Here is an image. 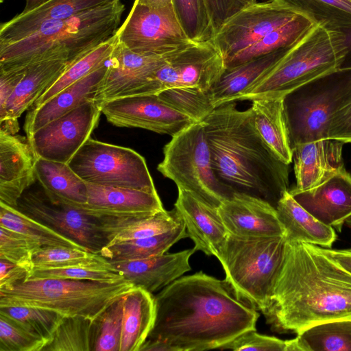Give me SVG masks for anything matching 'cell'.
<instances>
[{
  "label": "cell",
  "instance_id": "cell-1",
  "mask_svg": "<svg viewBox=\"0 0 351 351\" xmlns=\"http://www.w3.org/2000/svg\"><path fill=\"white\" fill-rule=\"evenodd\" d=\"M154 300V324L139 351L220 350L256 330L259 317L237 298L225 280L202 271L178 278Z\"/></svg>",
  "mask_w": 351,
  "mask_h": 351
},
{
  "label": "cell",
  "instance_id": "cell-2",
  "mask_svg": "<svg viewBox=\"0 0 351 351\" xmlns=\"http://www.w3.org/2000/svg\"><path fill=\"white\" fill-rule=\"evenodd\" d=\"M262 313L271 329L280 333L351 319V272L322 247L286 240L271 304Z\"/></svg>",
  "mask_w": 351,
  "mask_h": 351
},
{
  "label": "cell",
  "instance_id": "cell-3",
  "mask_svg": "<svg viewBox=\"0 0 351 351\" xmlns=\"http://www.w3.org/2000/svg\"><path fill=\"white\" fill-rule=\"evenodd\" d=\"M202 123L218 179L234 193L260 198L276 208L289 191V165L261 136L251 108L239 110L235 101L226 103Z\"/></svg>",
  "mask_w": 351,
  "mask_h": 351
},
{
  "label": "cell",
  "instance_id": "cell-4",
  "mask_svg": "<svg viewBox=\"0 0 351 351\" xmlns=\"http://www.w3.org/2000/svg\"><path fill=\"white\" fill-rule=\"evenodd\" d=\"M125 5L112 0L69 19L46 21L21 40L0 44V71L60 59L73 62L114 36Z\"/></svg>",
  "mask_w": 351,
  "mask_h": 351
},
{
  "label": "cell",
  "instance_id": "cell-5",
  "mask_svg": "<svg viewBox=\"0 0 351 351\" xmlns=\"http://www.w3.org/2000/svg\"><path fill=\"white\" fill-rule=\"evenodd\" d=\"M346 53L344 34L317 24L237 100L285 97L312 80L340 70Z\"/></svg>",
  "mask_w": 351,
  "mask_h": 351
},
{
  "label": "cell",
  "instance_id": "cell-6",
  "mask_svg": "<svg viewBox=\"0 0 351 351\" xmlns=\"http://www.w3.org/2000/svg\"><path fill=\"white\" fill-rule=\"evenodd\" d=\"M136 288L127 280L104 283L58 278L28 279L0 289V306H34L64 317L82 316L96 320L110 305Z\"/></svg>",
  "mask_w": 351,
  "mask_h": 351
},
{
  "label": "cell",
  "instance_id": "cell-7",
  "mask_svg": "<svg viewBox=\"0 0 351 351\" xmlns=\"http://www.w3.org/2000/svg\"><path fill=\"white\" fill-rule=\"evenodd\" d=\"M285 236L242 237L228 234L217 257L225 281L238 300L263 313L281 269Z\"/></svg>",
  "mask_w": 351,
  "mask_h": 351
},
{
  "label": "cell",
  "instance_id": "cell-8",
  "mask_svg": "<svg viewBox=\"0 0 351 351\" xmlns=\"http://www.w3.org/2000/svg\"><path fill=\"white\" fill-rule=\"evenodd\" d=\"M163 154L157 169L178 188L190 191L216 208L233 196L234 191L215 174L202 121L171 136Z\"/></svg>",
  "mask_w": 351,
  "mask_h": 351
},
{
  "label": "cell",
  "instance_id": "cell-9",
  "mask_svg": "<svg viewBox=\"0 0 351 351\" xmlns=\"http://www.w3.org/2000/svg\"><path fill=\"white\" fill-rule=\"evenodd\" d=\"M351 69H340L312 80L284 97V110L291 149L329 138L331 116Z\"/></svg>",
  "mask_w": 351,
  "mask_h": 351
},
{
  "label": "cell",
  "instance_id": "cell-10",
  "mask_svg": "<svg viewBox=\"0 0 351 351\" xmlns=\"http://www.w3.org/2000/svg\"><path fill=\"white\" fill-rule=\"evenodd\" d=\"M68 165L88 184L157 193L145 158L128 147L89 138Z\"/></svg>",
  "mask_w": 351,
  "mask_h": 351
},
{
  "label": "cell",
  "instance_id": "cell-11",
  "mask_svg": "<svg viewBox=\"0 0 351 351\" xmlns=\"http://www.w3.org/2000/svg\"><path fill=\"white\" fill-rule=\"evenodd\" d=\"M116 35L130 50L157 56H168L195 43L183 30L172 5L154 9L135 1Z\"/></svg>",
  "mask_w": 351,
  "mask_h": 351
},
{
  "label": "cell",
  "instance_id": "cell-12",
  "mask_svg": "<svg viewBox=\"0 0 351 351\" xmlns=\"http://www.w3.org/2000/svg\"><path fill=\"white\" fill-rule=\"evenodd\" d=\"M16 208L71 239L89 252L99 254L107 245L98 218L49 197L42 188L27 189L20 197Z\"/></svg>",
  "mask_w": 351,
  "mask_h": 351
},
{
  "label": "cell",
  "instance_id": "cell-13",
  "mask_svg": "<svg viewBox=\"0 0 351 351\" xmlns=\"http://www.w3.org/2000/svg\"><path fill=\"white\" fill-rule=\"evenodd\" d=\"M225 69L223 56L213 40L195 43L168 56L152 80L149 94L184 87L208 90Z\"/></svg>",
  "mask_w": 351,
  "mask_h": 351
},
{
  "label": "cell",
  "instance_id": "cell-14",
  "mask_svg": "<svg viewBox=\"0 0 351 351\" xmlns=\"http://www.w3.org/2000/svg\"><path fill=\"white\" fill-rule=\"evenodd\" d=\"M100 108L86 102L27 136L36 157L68 163L97 127Z\"/></svg>",
  "mask_w": 351,
  "mask_h": 351
},
{
  "label": "cell",
  "instance_id": "cell-15",
  "mask_svg": "<svg viewBox=\"0 0 351 351\" xmlns=\"http://www.w3.org/2000/svg\"><path fill=\"white\" fill-rule=\"evenodd\" d=\"M168 56L138 53L118 40L108 62L106 73L99 84L94 102L99 107L105 102L118 98L149 95L152 80L156 71L166 62Z\"/></svg>",
  "mask_w": 351,
  "mask_h": 351
},
{
  "label": "cell",
  "instance_id": "cell-16",
  "mask_svg": "<svg viewBox=\"0 0 351 351\" xmlns=\"http://www.w3.org/2000/svg\"><path fill=\"white\" fill-rule=\"evenodd\" d=\"M99 108L113 125L142 128L171 136L196 122L161 99L158 94L118 98Z\"/></svg>",
  "mask_w": 351,
  "mask_h": 351
},
{
  "label": "cell",
  "instance_id": "cell-17",
  "mask_svg": "<svg viewBox=\"0 0 351 351\" xmlns=\"http://www.w3.org/2000/svg\"><path fill=\"white\" fill-rule=\"evenodd\" d=\"M298 12L274 1L256 3L226 22L213 40L224 63L267 34L294 19Z\"/></svg>",
  "mask_w": 351,
  "mask_h": 351
},
{
  "label": "cell",
  "instance_id": "cell-18",
  "mask_svg": "<svg viewBox=\"0 0 351 351\" xmlns=\"http://www.w3.org/2000/svg\"><path fill=\"white\" fill-rule=\"evenodd\" d=\"M229 234L242 237L285 236L276 208L269 202L234 193L218 208Z\"/></svg>",
  "mask_w": 351,
  "mask_h": 351
},
{
  "label": "cell",
  "instance_id": "cell-19",
  "mask_svg": "<svg viewBox=\"0 0 351 351\" xmlns=\"http://www.w3.org/2000/svg\"><path fill=\"white\" fill-rule=\"evenodd\" d=\"M35 159L27 137L0 129V202L17 208L23 193L36 180Z\"/></svg>",
  "mask_w": 351,
  "mask_h": 351
},
{
  "label": "cell",
  "instance_id": "cell-20",
  "mask_svg": "<svg viewBox=\"0 0 351 351\" xmlns=\"http://www.w3.org/2000/svg\"><path fill=\"white\" fill-rule=\"evenodd\" d=\"M178 192L174 208L182 219L187 237L193 241L195 251L217 258L229 234L218 208L183 189L178 188Z\"/></svg>",
  "mask_w": 351,
  "mask_h": 351
},
{
  "label": "cell",
  "instance_id": "cell-21",
  "mask_svg": "<svg viewBox=\"0 0 351 351\" xmlns=\"http://www.w3.org/2000/svg\"><path fill=\"white\" fill-rule=\"evenodd\" d=\"M87 201L73 206L97 218L133 217L164 210L158 193L88 184Z\"/></svg>",
  "mask_w": 351,
  "mask_h": 351
},
{
  "label": "cell",
  "instance_id": "cell-22",
  "mask_svg": "<svg viewBox=\"0 0 351 351\" xmlns=\"http://www.w3.org/2000/svg\"><path fill=\"white\" fill-rule=\"evenodd\" d=\"M73 62L47 60L26 67L25 73L5 106L0 109V129L15 134L18 119L60 77Z\"/></svg>",
  "mask_w": 351,
  "mask_h": 351
},
{
  "label": "cell",
  "instance_id": "cell-23",
  "mask_svg": "<svg viewBox=\"0 0 351 351\" xmlns=\"http://www.w3.org/2000/svg\"><path fill=\"white\" fill-rule=\"evenodd\" d=\"M344 143L337 139L326 138L296 145L292 149L296 180L292 191L313 189L343 170Z\"/></svg>",
  "mask_w": 351,
  "mask_h": 351
},
{
  "label": "cell",
  "instance_id": "cell-24",
  "mask_svg": "<svg viewBox=\"0 0 351 351\" xmlns=\"http://www.w3.org/2000/svg\"><path fill=\"white\" fill-rule=\"evenodd\" d=\"M289 192L315 218L337 231L351 215V175L346 169L313 189Z\"/></svg>",
  "mask_w": 351,
  "mask_h": 351
},
{
  "label": "cell",
  "instance_id": "cell-25",
  "mask_svg": "<svg viewBox=\"0 0 351 351\" xmlns=\"http://www.w3.org/2000/svg\"><path fill=\"white\" fill-rule=\"evenodd\" d=\"M194 247L141 260L110 262L114 270L137 288L151 293L162 289L191 270Z\"/></svg>",
  "mask_w": 351,
  "mask_h": 351
},
{
  "label": "cell",
  "instance_id": "cell-26",
  "mask_svg": "<svg viewBox=\"0 0 351 351\" xmlns=\"http://www.w3.org/2000/svg\"><path fill=\"white\" fill-rule=\"evenodd\" d=\"M108 62L40 106L30 108L24 123L27 136L82 104L94 101L99 84L106 73Z\"/></svg>",
  "mask_w": 351,
  "mask_h": 351
},
{
  "label": "cell",
  "instance_id": "cell-27",
  "mask_svg": "<svg viewBox=\"0 0 351 351\" xmlns=\"http://www.w3.org/2000/svg\"><path fill=\"white\" fill-rule=\"evenodd\" d=\"M112 0H51L29 12L14 16L0 25V44L24 38L41 23L69 19Z\"/></svg>",
  "mask_w": 351,
  "mask_h": 351
},
{
  "label": "cell",
  "instance_id": "cell-28",
  "mask_svg": "<svg viewBox=\"0 0 351 351\" xmlns=\"http://www.w3.org/2000/svg\"><path fill=\"white\" fill-rule=\"evenodd\" d=\"M287 241L304 242L330 248L335 241V229L322 223L302 207L287 191L276 206Z\"/></svg>",
  "mask_w": 351,
  "mask_h": 351
},
{
  "label": "cell",
  "instance_id": "cell-29",
  "mask_svg": "<svg viewBox=\"0 0 351 351\" xmlns=\"http://www.w3.org/2000/svg\"><path fill=\"white\" fill-rule=\"evenodd\" d=\"M292 47L226 69L219 80L210 90L215 108L237 101L241 94L268 73Z\"/></svg>",
  "mask_w": 351,
  "mask_h": 351
},
{
  "label": "cell",
  "instance_id": "cell-30",
  "mask_svg": "<svg viewBox=\"0 0 351 351\" xmlns=\"http://www.w3.org/2000/svg\"><path fill=\"white\" fill-rule=\"evenodd\" d=\"M98 219L107 241L106 245L159 234L183 222L175 208L145 216Z\"/></svg>",
  "mask_w": 351,
  "mask_h": 351
},
{
  "label": "cell",
  "instance_id": "cell-31",
  "mask_svg": "<svg viewBox=\"0 0 351 351\" xmlns=\"http://www.w3.org/2000/svg\"><path fill=\"white\" fill-rule=\"evenodd\" d=\"M251 109L254 125L263 141L280 160L289 165L293 151L285 119L284 97L254 99Z\"/></svg>",
  "mask_w": 351,
  "mask_h": 351
},
{
  "label": "cell",
  "instance_id": "cell-32",
  "mask_svg": "<svg viewBox=\"0 0 351 351\" xmlns=\"http://www.w3.org/2000/svg\"><path fill=\"white\" fill-rule=\"evenodd\" d=\"M34 173L36 180L49 197L72 206L86 202V183L68 163L36 157Z\"/></svg>",
  "mask_w": 351,
  "mask_h": 351
},
{
  "label": "cell",
  "instance_id": "cell-33",
  "mask_svg": "<svg viewBox=\"0 0 351 351\" xmlns=\"http://www.w3.org/2000/svg\"><path fill=\"white\" fill-rule=\"evenodd\" d=\"M156 306L152 293L136 288L124 299L120 351H139L154 324Z\"/></svg>",
  "mask_w": 351,
  "mask_h": 351
},
{
  "label": "cell",
  "instance_id": "cell-34",
  "mask_svg": "<svg viewBox=\"0 0 351 351\" xmlns=\"http://www.w3.org/2000/svg\"><path fill=\"white\" fill-rule=\"evenodd\" d=\"M316 25L311 19L300 13L285 25L226 61L225 67L232 68L261 56L291 47L303 38Z\"/></svg>",
  "mask_w": 351,
  "mask_h": 351
},
{
  "label": "cell",
  "instance_id": "cell-35",
  "mask_svg": "<svg viewBox=\"0 0 351 351\" xmlns=\"http://www.w3.org/2000/svg\"><path fill=\"white\" fill-rule=\"evenodd\" d=\"M186 237L182 222L159 234L106 245L99 254L110 262L148 258L166 253L173 244Z\"/></svg>",
  "mask_w": 351,
  "mask_h": 351
},
{
  "label": "cell",
  "instance_id": "cell-36",
  "mask_svg": "<svg viewBox=\"0 0 351 351\" xmlns=\"http://www.w3.org/2000/svg\"><path fill=\"white\" fill-rule=\"evenodd\" d=\"M297 351H351V319L313 325L295 337Z\"/></svg>",
  "mask_w": 351,
  "mask_h": 351
},
{
  "label": "cell",
  "instance_id": "cell-37",
  "mask_svg": "<svg viewBox=\"0 0 351 351\" xmlns=\"http://www.w3.org/2000/svg\"><path fill=\"white\" fill-rule=\"evenodd\" d=\"M0 226L20 232L42 247H69L87 250L71 239L3 202H0Z\"/></svg>",
  "mask_w": 351,
  "mask_h": 351
},
{
  "label": "cell",
  "instance_id": "cell-38",
  "mask_svg": "<svg viewBox=\"0 0 351 351\" xmlns=\"http://www.w3.org/2000/svg\"><path fill=\"white\" fill-rule=\"evenodd\" d=\"M116 34L87 53L73 61L60 77L38 99L31 108H35L59 93L63 89L86 77L106 63L116 46Z\"/></svg>",
  "mask_w": 351,
  "mask_h": 351
},
{
  "label": "cell",
  "instance_id": "cell-39",
  "mask_svg": "<svg viewBox=\"0 0 351 351\" xmlns=\"http://www.w3.org/2000/svg\"><path fill=\"white\" fill-rule=\"evenodd\" d=\"M306 15L317 24L341 32L351 29V2L348 0H272Z\"/></svg>",
  "mask_w": 351,
  "mask_h": 351
},
{
  "label": "cell",
  "instance_id": "cell-40",
  "mask_svg": "<svg viewBox=\"0 0 351 351\" xmlns=\"http://www.w3.org/2000/svg\"><path fill=\"white\" fill-rule=\"evenodd\" d=\"M98 334V319L64 317L52 340L42 351H93Z\"/></svg>",
  "mask_w": 351,
  "mask_h": 351
},
{
  "label": "cell",
  "instance_id": "cell-41",
  "mask_svg": "<svg viewBox=\"0 0 351 351\" xmlns=\"http://www.w3.org/2000/svg\"><path fill=\"white\" fill-rule=\"evenodd\" d=\"M0 315L7 317L27 331L42 338L47 344L52 340L64 317L51 310L27 306H0Z\"/></svg>",
  "mask_w": 351,
  "mask_h": 351
},
{
  "label": "cell",
  "instance_id": "cell-42",
  "mask_svg": "<svg viewBox=\"0 0 351 351\" xmlns=\"http://www.w3.org/2000/svg\"><path fill=\"white\" fill-rule=\"evenodd\" d=\"M33 263L34 269L96 265L114 270L99 254L69 247H42L34 256Z\"/></svg>",
  "mask_w": 351,
  "mask_h": 351
},
{
  "label": "cell",
  "instance_id": "cell-43",
  "mask_svg": "<svg viewBox=\"0 0 351 351\" xmlns=\"http://www.w3.org/2000/svg\"><path fill=\"white\" fill-rule=\"evenodd\" d=\"M177 19L187 36L194 43L215 37L205 0H171Z\"/></svg>",
  "mask_w": 351,
  "mask_h": 351
},
{
  "label": "cell",
  "instance_id": "cell-44",
  "mask_svg": "<svg viewBox=\"0 0 351 351\" xmlns=\"http://www.w3.org/2000/svg\"><path fill=\"white\" fill-rule=\"evenodd\" d=\"M159 97L176 110L201 122L215 108L210 90L184 87L167 89L158 93Z\"/></svg>",
  "mask_w": 351,
  "mask_h": 351
},
{
  "label": "cell",
  "instance_id": "cell-45",
  "mask_svg": "<svg viewBox=\"0 0 351 351\" xmlns=\"http://www.w3.org/2000/svg\"><path fill=\"white\" fill-rule=\"evenodd\" d=\"M41 247L29 237L0 226V258L23 267L29 276L34 270V256Z\"/></svg>",
  "mask_w": 351,
  "mask_h": 351
},
{
  "label": "cell",
  "instance_id": "cell-46",
  "mask_svg": "<svg viewBox=\"0 0 351 351\" xmlns=\"http://www.w3.org/2000/svg\"><path fill=\"white\" fill-rule=\"evenodd\" d=\"M45 278L90 280L104 283H114L126 280L117 271L96 265L34 269L28 279Z\"/></svg>",
  "mask_w": 351,
  "mask_h": 351
},
{
  "label": "cell",
  "instance_id": "cell-47",
  "mask_svg": "<svg viewBox=\"0 0 351 351\" xmlns=\"http://www.w3.org/2000/svg\"><path fill=\"white\" fill-rule=\"evenodd\" d=\"M125 297L114 302L98 318L94 351H120Z\"/></svg>",
  "mask_w": 351,
  "mask_h": 351
},
{
  "label": "cell",
  "instance_id": "cell-48",
  "mask_svg": "<svg viewBox=\"0 0 351 351\" xmlns=\"http://www.w3.org/2000/svg\"><path fill=\"white\" fill-rule=\"evenodd\" d=\"M47 343L0 315V351H42Z\"/></svg>",
  "mask_w": 351,
  "mask_h": 351
},
{
  "label": "cell",
  "instance_id": "cell-49",
  "mask_svg": "<svg viewBox=\"0 0 351 351\" xmlns=\"http://www.w3.org/2000/svg\"><path fill=\"white\" fill-rule=\"evenodd\" d=\"M220 350L297 351L295 338L290 340H282L276 337L259 334L256 330L242 333L223 346Z\"/></svg>",
  "mask_w": 351,
  "mask_h": 351
},
{
  "label": "cell",
  "instance_id": "cell-50",
  "mask_svg": "<svg viewBox=\"0 0 351 351\" xmlns=\"http://www.w3.org/2000/svg\"><path fill=\"white\" fill-rule=\"evenodd\" d=\"M328 137L351 143V71L331 116Z\"/></svg>",
  "mask_w": 351,
  "mask_h": 351
},
{
  "label": "cell",
  "instance_id": "cell-51",
  "mask_svg": "<svg viewBox=\"0 0 351 351\" xmlns=\"http://www.w3.org/2000/svg\"><path fill=\"white\" fill-rule=\"evenodd\" d=\"M256 1L257 0H205L215 34L234 15L256 3Z\"/></svg>",
  "mask_w": 351,
  "mask_h": 351
},
{
  "label": "cell",
  "instance_id": "cell-52",
  "mask_svg": "<svg viewBox=\"0 0 351 351\" xmlns=\"http://www.w3.org/2000/svg\"><path fill=\"white\" fill-rule=\"evenodd\" d=\"M29 272L23 267L9 261L0 258V289L9 288L27 280Z\"/></svg>",
  "mask_w": 351,
  "mask_h": 351
},
{
  "label": "cell",
  "instance_id": "cell-53",
  "mask_svg": "<svg viewBox=\"0 0 351 351\" xmlns=\"http://www.w3.org/2000/svg\"><path fill=\"white\" fill-rule=\"evenodd\" d=\"M25 68L0 71V109L2 108L25 75Z\"/></svg>",
  "mask_w": 351,
  "mask_h": 351
},
{
  "label": "cell",
  "instance_id": "cell-54",
  "mask_svg": "<svg viewBox=\"0 0 351 351\" xmlns=\"http://www.w3.org/2000/svg\"><path fill=\"white\" fill-rule=\"evenodd\" d=\"M324 250L328 255L351 272V248L332 250L324 247Z\"/></svg>",
  "mask_w": 351,
  "mask_h": 351
},
{
  "label": "cell",
  "instance_id": "cell-55",
  "mask_svg": "<svg viewBox=\"0 0 351 351\" xmlns=\"http://www.w3.org/2000/svg\"><path fill=\"white\" fill-rule=\"evenodd\" d=\"M345 36L347 53L341 69H351V29L342 32Z\"/></svg>",
  "mask_w": 351,
  "mask_h": 351
},
{
  "label": "cell",
  "instance_id": "cell-56",
  "mask_svg": "<svg viewBox=\"0 0 351 351\" xmlns=\"http://www.w3.org/2000/svg\"><path fill=\"white\" fill-rule=\"evenodd\" d=\"M138 3L146 7L159 9L168 7L172 5L171 0H134Z\"/></svg>",
  "mask_w": 351,
  "mask_h": 351
},
{
  "label": "cell",
  "instance_id": "cell-57",
  "mask_svg": "<svg viewBox=\"0 0 351 351\" xmlns=\"http://www.w3.org/2000/svg\"><path fill=\"white\" fill-rule=\"evenodd\" d=\"M51 0H25V5L23 13L32 11Z\"/></svg>",
  "mask_w": 351,
  "mask_h": 351
},
{
  "label": "cell",
  "instance_id": "cell-58",
  "mask_svg": "<svg viewBox=\"0 0 351 351\" xmlns=\"http://www.w3.org/2000/svg\"><path fill=\"white\" fill-rule=\"evenodd\" d=\"M348 226L351 228V215L346 220L345 222Z\"/></svg>",
  "mask_w": 351,
  "mask_h": 351
},
{
  "label": "cell",
  "instance_id": "cell-59",
  "mask_svg": "<svg viewBox=\"0 0 351 351\" xmlns=\"http://www.w3.org/2000/svg\"><path fill=\"white\" fill-rule=\"evenodd\" d=\"M3 1H4V0H0L1 3H3Z\"/></svg>",
  "mask_w": 351,
  "mask_h": 351
},
{
  "label": "cell",
  "instance_id": "cell-60",
  "mask_svg": "<svg viewBox=\"0 0 351 351\" xmlns=\"http://www.w3.org/2000/svg\"><path fill=\"white\" fill-rule=\"evenodd\" d=\"M348 1H350L351 2V0H348Z\"/></svg>",
  "mask_w": 351,
  "mask_h": 351
}]
</instances>
